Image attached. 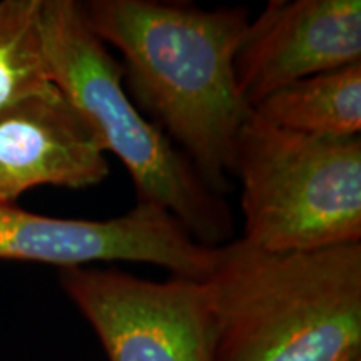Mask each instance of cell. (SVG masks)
I'll return each instance as SVG.
<instances>
[{
  "instance_id": "obj_1",
  "label": "cell",
  "mask_w": 361,
  "mask_h": 361,
  "mask_svg": "<svg viewBox=\"0 0 361 361\" xmlns=\"http://www.w3.org/2000/svg\"><path fill=\"white\" fill-rule=\"evenodd\" d=\"M80 7L92 32L119 52L135 106L224 197L238 133L251 114L234 79L250 11L161 0H89Z\"/></svg>"
},
{
  "instance_id": "obj_2",
  "label": "cell",
  "mask_w": 361,
  "mask_h": 361,
  "mask_svg": "<svg viewBox=\"0 0 361 361\" xmlns=\"http://www.w3.org/2000/svg\"><path fill=\"white\" fill-rule=\"evenodd\" d=\"M206 284L216 361L361 360V245L274 255L231 239Z\"/></svg>"
},
{
  "instance_id": "obj_3",
  "label": "cell",
  "mask_w": 361,
  "mask_h": 361,
  "mask_svg": "<svg viewBox=\"0 0 361 361\" xmlns=\"http://www.w3.org/2000/svg\"><path fill=\"white\" fill-rule=\"evenodd\" d=\"M40 30L49 79L87 121L104 151L123 162L137 204L169 213L204 246L231 241L229 204L135 106L124 87L123 67L87 25L80 2L42 0Z\"/></svg>"
},
{
  "instance_id": "obj_4",
  "label": "cell",
  "mask_w": 361,
  "mask_h": 361,
  "mask_svg": "<svg viewBox=\"0 0 361 361\" xmlns=\"http://www.w3.org/2000/svg\"><path fill=\"white\" fill-rule=\"evenodd\" d=\"M233 178L245 245L274 255L361 245V135L296 134L251 112L234 144Z\"/></svg>"
},
{
  "instance_id": "obj_5",
  "label": "cell",
  "mask_w": 361,
  "mask_h": 361,
  "mask_svg": "<svg viewBox=\"0 0 361 361\" xmlns=\"http://www.w3.org/2000/svg\"><path fill=\"white\" fill-rule=\"evenodd\" d=\"M61 284L109 361H216L206 281H152L87 266L62 269Z\"/></svg>"
},
{
  "instance_id": "obj_6",
  "label": "cell",
  "mask_w": 361,
  "mask_h": 361,
  "mask_svg": "<svg viewBox=\"0 0 361 361\" xmlns=\"http://www.w3.org/2000/svg\"><path fill=\"white\" fill-rule=\"evenodd\" d=\"M219 246L197 243L184 226L154 206L135 204L109 219H67L0 204V259L30 261L61 269L92 263H146L171 276L206 281Z\"/></svg>"
},
{
  "instance_id": "obj_7",
  "label": "cell",
  "mask_w": 361,
  "mask_h": 361,
  "mask_svg": "<svg viewBox=\"0 0 361 361\" xmlns=\"http://www.w3.org/2000/svg\"><path fill=\"white\" fill-rule=\"evenodd\" d=\"M360 62V0H271L243 34L234 79L252 111L286 85Z\"/></svg>"
},
{
  "instance_id": "obj_8",
  "label": "cell",
  "mask_w": 361,
  "mask_h": 361,
  "mask_svg": "<svg viewBox=\"0 0 361 361\" xmlns=\"http://www.w3.org/2000/svg\"><path fill=\"white\" fill-rule=\"evenodd\" d=\"M107 176L97 135L54 84L0 107V204L37 186L85 189Z\"/></svg>"
},
{
  "instance_id": "obj_9",
  "label": "cell",
  "mask_w": 361,
  "mask_h": 361,
  "mask_svg": "<svg viewBox=\"0 0 361 361\" xmlns=\"http://www.w3.org/2000/svg\"><path fill=\"white\" fill-rule=\"evenodd\" d=\"M251 112L296 134L356 137L361 134V62L286 85Z\"/></svg>"
},
{
  "instance_id": "obj_10",
  "label": "cell",
  "mask_w": 361,
  "mask_h": 361,
  "mask_svg": "<svg viewBox=\"0 0 361 361\" xmlns=\"http://www.w3.org/2000/svg\"><path fill=\"white\" fill-rule=\"evenodd\" d=\"M42 0H0V107L52 85L40 30Z\"/></svg>"
},
{
  "instance_id": "obj_11",
  "label": "cell",
  "mask_w": 361,
  "mask_h": 361,
  "mask_svg": "<svg viewBox=\"0 0 361 361\" xmlns=\"http://www.w3.org/2000/svg\"><path fill=\"white\" fill-rule=\"evenodd\" d=\"M358 361H361V360H358Z\"/></svg>"
}]
</instances>
